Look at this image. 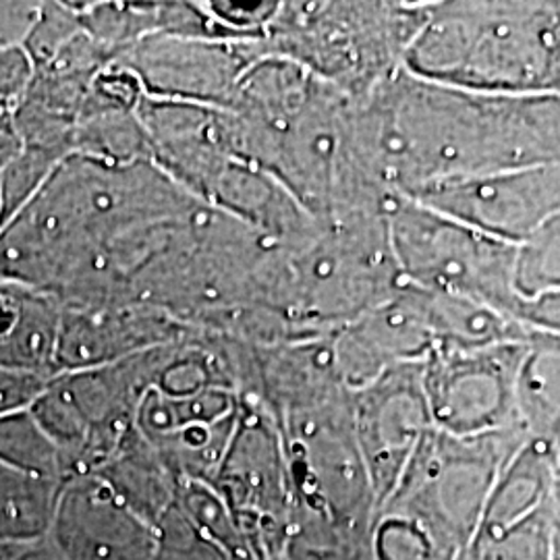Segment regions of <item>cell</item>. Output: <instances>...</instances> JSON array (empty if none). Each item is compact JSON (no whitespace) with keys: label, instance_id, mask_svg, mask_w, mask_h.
I'll use <instances>...</instances> for the list:
<instances>
[{"label":"cell","instance_id":"6da1fadb","mask_svg":"<svg viewBox=\"0 0 560 560\" xmlns=\"http://www.w3.org/2000/svg\"><path fill=\"white\" fill-rule=\"evenodd\" d=\"M355 141L370 177L393 198L560 166V96L471 92L400 69L355 101Z\"/></svg>","mask_w":560,"mask_h":560},{"label":"cell","instance_id":"7a4b0ae2","mask_svg":"<svg viewBox=\"0 0 560 560\" xmlns=\"http://www.w3.org/2000/svg\"><path fill=\"white\" fill-rule=\"evenodd\" d=\"M560 2H432L405 65L421 80L486 94H555Z\"/></svg>","mask_w":560,"mask_h":560},{"label":"cell","instance_id":"3957f363","mask_svg":"<svg viewBox=\"0 0 560 560\" xmlns=\"http://www.w3.org/2000/svg\"><path fill=\"white\" fill-rule=\"evenodd\" d=\"M430 9L432 2H279L258 50L361 101L399 73Z\"/></svg>","mask_w":560,"mask_h":560},{"label":"cell","instance_id":"277c9868","mask_svg":"<svg viewBox=\"0 0 560 560\" xmlns=\"http://www.w3.org/2000/svg\"><path fill=\"white\" fill-rule=\"evenodd\" d=\"M527 441L523 428L460 439L430 430L376 513L409 521L444 560H467L490 492Z\"/></svg>","mask_w":560,"mask_h":560},{"label":"cell","instance_id":"5b68a950","mask_svg":"<svg viewBox=\"0 0 560 560\" xmlns=\"http://www.w3.org/2000/svg\"><path fill=\"white\" fill-rule=\"evenodd\" d=\"M388 229L405 284L476 301L520 322L517 245L409 198L390 203Z\"/></svg>","mask_w":560,"mask_h":560},{"label":"cell","instance_id":"8992f818","mask_svg":"<svg viewBox=\"0 0 560 560\" xmlns=\"http://www.w3.org/2000/svg\"><path fill=\"white\" fill-rule=\"evenodd\" d=\"M258 560H280L293 527V490L279 425L261 400L241 395L240 420L210 481Z\"/></svg>","mask_w":560,"mask_h":560},{"label":"cell","instance_id":"52a82bcc","mask_svg":"<svg viewBox=\"0 0 560 560\" xmlns=\"http://www.w3.org/2000/svg\"><path fill=\"white\" fill-rule=\"evenodd\" d=\"M529 345L432 351L423 360V393L434 430L471 439L521 428L517 376Z\"/></svg>","mask_w":560,"mask_h":560},{"label":"cell","instance_id":"ba28073f","mask_svg":"<svg viewBox=\"0 0 560 560\" xmlns=\"http://www.w3.org/2000/svg\"><path fill=\"white\" fill-rule=\"evenodd\" d=\"M409 200L520 247L560 212V166L446 180Z\"/></svg>","mask_w":560,"mask_h":560},{"label":"cell","instance_id":"9c48e42d","mask_svg":"<svg viewBox=\"0 0 560 560\" xmlns=\"http://www.w3.org/2000/svg\"><path fill=\"white\" fill-rule=\"evenodd\" d=\"M353 420L378 509L434 428L423 393V361L395 365L355 390Z\"/></svg>","mask_w":560,"mask_h":560},{"label":"cell","instance_id":"30bf717a","mask_svg":"<svg viewBox=\"0 0 560 560\" xmlns=\"http://www.w3.org/2000/svg\"><path fill=\"white\" fill-rule=\"evenodd\" d=\"M258 40L224 42L156 34L117 62L131 69L145 96L229 108L243 73L260 60Z\"/></svg>","mask_w":560,"mask_h":560},{"label":"cell","instance_id":"8fae6325","mask_svg":"<svg viewBox=\"0 0 560 560\" xmlns=\"http://www.w3.org/2000/svg\"><path fill=\"white\" fill-rule=\"evenodd\" d=\"M48 541L65 560H156V529L96 474L65 483Z\"/></svg>","mask_w":560,"mask_h":560},{"label":"cell","instance_id":"7c38bea8","mask_svg":"<svg viewBox=\"0 0 560 560\" xmlns=\"http://www.w3.org/2000/svg\"><path fill=\"white\" fill-rule=\"evenodd\" d=\"M194 328L150 305L62 307L57 376L96 370L185 339Z\"/></svg>","mask_w":560,"mask_h":560},{"label":"cell","instance_id":"4fadbf2b","mask_svg":"<svg viewBox=\"0 0 560 560\" xmlns=\"http://www.w3.org/2000/svg\"><path fill=\"white\" fill-rule=\"evenodd\" d=\"M557 448L527 439L509 459L486 502L480 529L471 548L499 536L552 501Z\"/></svg>","mask_w":560,"mask_h":560},{"label":"cell","instance_id":"5bb4252c","mask_svg":"<svg viewBox=\"0 0 560 560\" xmlns=\"http://www.w3.org/2000/svg\"><path fill=\"white\" fill-rule=\"evenodd\" d=\"M92 474L101 476L120 501L154 529L177 501L179 480L143 439L138 425L122 441L115 457Z\"/></svg>","mask_w":560,"mask_h":560},{"label":"cell","instance_id":"9a60e30c","mask_svg":"<svg viewBox=\"0 0 560 560\" xmlns=\"http://www.w3.org/2000/svg\"><path fill=\"white\" fill-rule=\"evenodd\" d=\"M65 481L0 460V544L32 546L48 540Z\"/></svg>","mask_w":560,"mask_h":560},{"label":"cell","instance_id":"2e32d148","mask_svg":"<svg viewBox=\"0 0 560 560\" xmlns=\"http://www.w3.org/2000/svg\"><path fill=\"white\" fill-rule=\"evenodd\" d=\"M517 416L527 439L560 446V340L536 335L517 376Z\"/></svg>","mask_w":560,"mask_h":560},{"label":"cell","instance_id":"e0dca14e","mask_svg":"<svg viewBox=\"0 0 560 560\" xmlns=\"http://www.w3.org/2000/svg\"><path fill=\"white\" fill-rule=\"evenodd\" d=\"M0 460L65 483L73 478L59 444L44 432L30 409L0 420Z\"/></svg>","mask_w":560,"mask_h":560},{"label":"cell","instance_id":"ac0fdd59","mask_svg":"<svg viewBox=\"0 0 560 560\" xmlns=\"http://www.w3.org/2000/svg\"><path fill=\"white\" fill-rule=\"evenodd\" d=\"M555 534L557 521L550 501L499 536L476 544L467 560H552Z\"/></svg>","mask_w":560,"mask_h":560},{"label":"cell","instance_id":"d6986e66","mask_svg":"<svg viewBox=\"0 0 560 560\" xmlns=\"http://www.w3.org/2000/svg\"><path fill=\"white\" fill-rule=\"evenodd\" d=\"M515 279L523 300L560 291V212L517 247Z\"/></svg>","mask_w":560,"mask_h":560},{"label":"cell","instance_id":"ffe728a7","mask_svg":"<svg viewBox=\"0 0 560 560\" xmlns=\"http://www.w3.org/2000/svg\"><path fill=\"white\" fill-rule=\"evenodd\" d=\"M34 75L36 67L23 46L0 52V119L15 117Z\"/></svg>","mask_w":560,"mask_h":560},{"label":"cell","instance_id":"44dd1931","mask_svg":"<svg viewBox=\"0 0 560 560\" xmlns=\"http://www.w3.org/2000/svg\"><path fill=\"white\" fill-rule=\"evenodd\" d=\"M50 381L36 372L0 368V420L32 409Z\"/></svg>","mask_w":560,"mask_h":560},{"label":"cell","instance_id":"7402d4cb","mask_svg":"<svg viewBox=\"0 0 560 560\" xmlns=\"http://www.w3.org/2000/svg\"><path fill=\"white\" fill-rule=\"evenodd\" d=\"M40 2H0V52L20 48L40 20Z\"/></svg>","mask_w":560,"mask_h":560},{"label":"cell","instance_id":"603a6c76","mask_svg":"<svg viewBox=\"0 0 560 560\" xmlns=\"http://www.w3.org/2000/svg\"><path fill=\"white\" fill-rule=\"evenodd\" d=\"M520 322L532 332L560 340V291L523 300Z\"/></svg>","mask_w":560,"mask_h":560},{"label":"cell","instance_id":"cb8c5ba5","mask_svg":"<svg viewBox=\"0 0 560 560\" xmlns=\"http://www.w3.org/2000/svg\"><path fill=\"white\" fill-rule=\"evenodd\" d=\"M21 152H23V141L18 133L15 120L13 117H2L0 119V177Z\"/></svg>","mask_w":560,"mask_h":560},{"label":"cell","instance_id":"d4e9b609","mask_svg":"<svg viewBox=\"0 0 560 560\" xmlns=\"http://www.w3.org/2000/svg\"><path fill=\"white\" fill-rule=\"evenodd\" d=\"M13 560H65L59 552L52 548V544L48 540L32 544V546H23L18 557Z\"/></svg>","mask_w":560,"mask_h":560},{"label":"cell","instance_id":"484cf974","mask_svg":"<svg viewBox=\"0 0 560 560\" xmlns=\"http://www.w3.org/2000/svg\"><path fill=\"white\" fill-rule=\"evenodd\" d=\"M552 502L560 506V446L557 448V457H555V492H552Z\"/></svg>","mask_w":560,"mask_h":560},{"label":"cell","instance_id":"4316f807","mask_svg":"<svg viewBox=\"0 0 560 560\" xmlns=\"http://www.w3.org/2000/svg\"><path fill=\"white\" fill-rule=\"evenodd\" d=\"M23 548V546H21ZM20 546H9V544H0V560H13L21 550Z\"/></svg>","mask_w":560,"mask_h":560},{"label":"cell","instance_id":"83f0119b","mask_svg":"<svg viewBox=\"0 0 560 560\" xmlns=\"http://www.w3.org/2000/svg\"><path fill=\"white\" fill-rule=\"evenodd\" d=\"M552 560H560V527H557V534H555V557Z\"/></svg>","mask_w":560,"mask_h":560},{"label":"cell","instance_id":"f1b7e54d","mask_svg":"<svg viewBox=\"0 0 560 560\" xmlns=\"http://www.w3.org/2000/svg\"><path fill=\"white\" fill-rule=\"evenodd\" d=\"M555 96H560V60H559V73H557V85H555Z\"/></svg>","mask_w":560,"mask_h":560},{"label":"cell","instance_id":"f546056e","mask_svg":"<svg viewBox=\"0 0 560 560\" xmlns=\"http://www.w3.org/2000/svg\"><path fill=\"white\" fill-rule=\"evenodd\" d=\"M280 560H282V559H280Z\"/></svg>","mask_w":560,"mask_h":560}]
</instances>
